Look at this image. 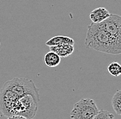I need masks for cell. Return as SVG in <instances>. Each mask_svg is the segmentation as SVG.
Wrapping results in <instances>:
<instances>
[{
  "label": "cell",
  "mask_w": 121,
  "mask_h": 119,
  "mask_svg": "<svg viewBox=\"0 0 121 119\" xmlns=\"http://www.w3.org/2000/svg\"><path fill=\"white\" fill-rule=\"evenodd\" d=\"M0 46H1V41H0Z\"/></svg>",
  "instance_id": "9a60e30c"
},
{
  "label": "cell",
  "mask_w": 121,
  "mask_h": 119,
  "mask_svg": "<svg viewBox=\"0 0 121 119\" xmlns=\"http://www.w3.org/2000/svg\"><path fill=\"white\" fill-rule=\"evenodd\" d=\"M50 49L51 52L56 53L60 58H67L74 52V47L69 44H63L50 47Z\"/></svg>",
  "instance_id": "ba28073f"
},
{
  "label": "cell",
  "mask_w": 121,
  "mask_h": 119,
  "mask_svg": "<svg viewBox=\"0 0 121 119\" xmlns=\"http://www.w3.org/2000/svg\"><path fill=\"white\" fill-rule=\"evenodd\" d=\"M7 119H28L23 116H19V115H13L10 116L7 118Z\"/></svg>",
  "instance_id": "5bb4252c"
},
{
  "label": "cell",
  "mask_w": 121,
  "mask_h": 119,
  "mask_svg": "<svg viewBox=\"0 0 121 119\" xmlns=\"http://www.w3.org/2000/svg\"><path fill=\"white\" fill-rule=\"evenodd\" d=\"M93 119H115L114 115L112 113L107 110H99L98 113L94 116Z\"/></svg>",
  "instance_id": "4fadbf2b"
},
{
  "label": "cell",
  "mask_w": 121,
  "mask_h": 119,
  "mask_svg": "<svg viewBox=\"0 0 121 119\" xmlns=\"http://www.w3.org/2000/svg\"><path fill=\"white\" fill-rule=\"evenodd\" d=\"M63 44H69V45H74V40L68 36H56L51 38L46 43L45 45L48 47H52L56 45H63Z\"/></svg>",
  "instance_id": "9c48e42d"
},
{
  "label": "cell",
  "mask_w": 121,
  "mask_h": 119,
  "mask_svg": "<svg viewBox=\"0 0 121 119\" xmlns=\"http://www.w3.org/2000/svg\"><path fill=\"white\" fill-rule=\"evenodd\" d=\"M110 12L105 8H97L90 12V18L94 23H100L104 21L109 16Z\"/></svg>",
  "instance_id": "52a82bcc"
},
{
  "label": "cell",
  "mask_w": 121,
  "mask_h": 119,
  "mask_svg": "<svg viewBox=\"0 0 121 119\" xmlns=\"http://www.w3.org/2000/svg\"><path fill=\"white\" fill-rule=\"evenodd\" d=\"M19 98L12 90L3 86L0 90V112L7 117L11 116L13 105Z\"/></svg>",
  "instance_id": "8992f818"
},
{
  "label": "cell",
  "mask_w": 121,
  "mask_h": 119,
  "mask_svg": "<svg viewBox=\"0 0 121 119\" xmlns=\"http://www.w3.org/2000/svg\"><path fill=\"white\" fill-rule=\"evenodd\" d=\"M107 32L121 47V16L115 14L110 16L104 21L100 23Z\"/></svg>",
  "instance_id": "5b68a950"
},
{
  "label": "cell",
  "mask_w": 121,
  "mask_h": 119,
  "mask_svg": "<svg viewBox=\"0 0 121 119\" xmlns=\"http://www.w3.org/2000/svg\"><path fill=\"white\" fill-rule=\"evenodd\" d=\"M98 112L99 110L94 100L84 98L74 105L69 117L72 119H93Z\"/></svg>",
  "instance_id": "3957f363"
},
{
  "label": "cell",
  "mask_w": 121,
  "mask_h": 119,
  "mask_svg": "<svg viewBox=\"0 0 121 119\" xmlns=\"http://www.w3.org/2000/svg\"><path fill=\"white\" fill-rule=\"evenodd\" d=\"M38 110V102L32 96L27 95L19 97L12 110V115L23 116L28 119L35 118Z\"/></svg>",
  "instance_id": "277c9868"
},
{
  "label": "cell",
  "mask_w": 121,
  "mask_h": 119,
  "mask_svg": "<svg viewBox=\"0 0 121 119\" xmlns=\"http://www.w3.org/2000/svg\"><path fill=\"white\" fill-rule=\"evenodd\" d=\"M108 72L114 77H118L121 75V65L117 62H113L107 67Z\"/></svg>",
  "instance_id": "7c38bea8"
},
{
  "label": "cell",
  "mask_w": 121,
  "mask_h": 119,
  "mask_svg": "<svg viewBox=\"0 0 121 119\" xmlns=\"http://www.w3.org/2000/svg\"><path fill=\"white\" fill-rule=\"evenodd\" d=\"M112 105L114 112L121 116V90H118L112 99Z\"/></svg>",
  "instance_id": "8fae6325"
},
{
  "label": "cell",
  "mask_w": 121,
  "mask_h": 119,
  "mask_svg": "<svg viewBox=\"0 0 121 119\" xmlns=\"http://www.w3.org/2000/svg\"><path fill=\"white\" fill-rule=\"evenodd\" d=\"M86 47L108 54L121 53V47L100 25L91 23L88 25L85 39Z\"/></svg>",
  "instance_id": "6da1fadb"
},
{
  "label": "cell",
  "mask_w": 121,
  "mask_h": 119,
  "mask_svg": "<svg viewBox=\"0 0 121 119\" xmlns=\"http://www.w3.org/2000/svg\"><path fill=\"white\" fill-rule=\"evenodd\" d=\"M3 86L12 90L19 97L29 95L34 97L38 103L40 101L39 90L32 79L24 77H15L5 82Z\"/></svg>",
  "instance_id": "7a4b0ae2"
},
{
  "label": "cell",
  "mask_w": 121,
  "mask_h": 119,
  "mask_svg": "<svg viewBox=\"0 0 121 119\" xmlns=\"http://www.w3.org/2000/svg\"><path fill=\"white\" fill-rule=\"evenodd\" d=\"M60 58L53 52L47 53L44 56V63L47 67L55 68L60 64Z\"/></svg>",
  "instance_id": "30bf717a"
}]
</instances>
